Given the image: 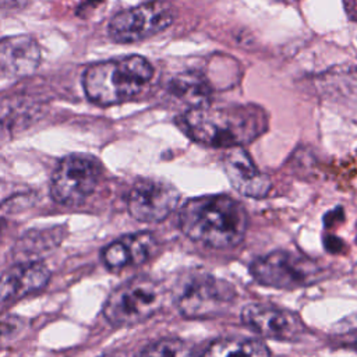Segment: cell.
Returning a JSON list of instances; mask_svg holds the SVG:
<instances>
[{
  "label": "cell",
  "mask_w": 357,
  "mask_h": 357,
  "mask_svg": "<svg viewBox=\"0 0 357 357\" xmlns=\"http://www.w3.org/2000/svg\"><path fill=\"white\" fill-rule=\"evenodd\" d=\"M137 357H194V354L183 340L166 337L146 346L137 354Z\"/></svg>",
  "instance_id": "ac0fdd59"
},
{
  "label": "cell",
  "mask_w": 357,
  "mask_h": 357,
  "mask_svg": "<svg viewBox=\"0 0 357 357\" xmlns=\"http://www.w3.org/2000/svg\"><path fill=\"white\" fill-rule=\"evenodd\" d=\"M201 357H271V353L257 339L234 336L212 342Z\"/></svg>",
  "instance_id": "2e32d148"
},
{
  "label": "cell",
  "mask_w": 357,
  "mask_h": 357,
  "mask_svg": "<svg viewBox=\"0 0 357 357\" xmlns=\"http://www.w3.org/2000/svg\"><path fill=\"white\" fill-rule=\"evenodd\" d=\"M181 131L198 142L211 148L243 146L268 128V116L257 105H233L223 107L204 106L184 112L176 119Z\"/></svg>",
  "instance_id": "6da1fadb"
},
{
  "label": "cell",
  "mask_w": 357,
  "mask_h": 357,
  "mask_svg": "<svg viewBox=\"0 0 357 357\" xmlns=\"http://www.w3.org/2000/svg\"><path fill=\"white\" fill-rule=\"evenodd\" d=\"M243 322L255 333L275 340H298L305 333L301 318L284 308L265 303H250L241 311Z\"/></svg>",
  "instance_id": "30bf717a"
},
{
  "label": "cell",
  "mask_w": 357,
  "mask_h": 357,
  "mask_svg": "<svg viewBox=\"0 0 357 357\" xmlns=\"http://www.w3.org/2000/svg\"><path fill=\"white\" fill-rule=\"evenodd\" d=\"M180 201L178 190L158 178L138 180L128 194V212L139 222L158 223L166 219Z\"/></svg>",
  "instance_id": "9c48e42d"
},
{
  "label": "cell",
  "mask_w": 357,
  "mask_h": 357,
  "mask_svg": "<svg viewBox=\"0 0 357 357\" xmlns=\"http://www.w3.org/2000/svg\"><path fill=\"white\" fill-rule=\"evenodd\" d=\"M158 250V240L149 231L126 234L102 250V261L112 271L138 266L149 261Z\"/></svg>",
  "instance_id": "7c38bea8"
},
{
  "label": "cell",
  "mask_w": 357,
  "mask_h": 357,
  "mask_svg": "<svg viewBox=\"0 0 357 357\" xmlns=\"http://www.w3.org/2000/svg\"><path fill=\"white\" fill-rule=\"evenodd\" d=\"M342 218H343V209L342 208H336L335 211H331L329 213L325 215V219H324L325 226H332L335 220L339 222Z\"/></svg>",
  "instance_id": "7402d4cb"
},
{
  "label": "cell",
  "mask_w": 357,
  "mask_h": 357,
  "mask_svg": "<svg viewBox=\"0 0 357 357\" xmlns=\"http://www.w3.org/2000/svg\"><path fill=\"white\" fill-rule=\"evenodd\" d=\"M250 272L259 284L280 290L305 287L324 278V269L315 261L284 250L255 259Z\"/></svg>",
  "instance_id": "8992f818"
},
{
  "label": "cell",
  "mask_w": 357,
  "mask_h": 357,
  "mask_svg": "<svg viewBox=\"0 0 357 357\" xmlns=\"http://www.w3.org/2000/svg\"><path fill=\"white\" fill-rule=\"evenodd\" d=\"M25 328L24 318L13 314L0 317V349L11 343Z\"/></svg>",
  "instance_id": "ffe728a7"
},
{
  "label": "cell",
  "mask_w": 357,
  "mask_h": 357,
  "mask_svg": "<svg viewBox=\"0 0 357 357\" xmlns=\"http://www.w3.org/2000/svg\"><path fill=\"white\" fill-rule=\"evenodd\" d=\"M29 0H0V11H17L24 8Z\"/></svg>",
  "instance_id": "44dd1931"
},
{
  "label": "cell",
  "mask_w": 357,
  "mask_h": 357,
  "mask_svg": "<svg viewBox=\"0 0 357 357\" xmlns=\"http://www.w3.org/2000/svg\"><path fill=\"white\" fill-rule=\"evenodd\" d=\"M174 20L169 1L151 0L117 13L107 25L109 38L117 43H134L165 31Z\"/></svg>",
  "instance_id": "ba28073f"
},
{
  "label": "cell",
  "mask_w": 357,
  "mask_h": 357,
  "mask_svg": "<svg viewBox=\"0 0 357 357\" xmlns=\"http://www.w3.org/2000/svg\"><path fill=\"white\" fill-rule=\"evenodd\" d=\"M167 93L187 110L209 105L211 86L198 73H181L167 82Z\"/></svg>",
  "instance_id": "9a60e30c"
},
{
  "label": "cell",
  "mask_w": 357,
  "mask_h": 357,
  "mask_svg": "<svg viewBox=\"0 0 357 357\" xmlns=\"http://www.w3.org/2000/svg\"><path fill=\"white\" fill-rule=\"evenodd\" d=\"M40 46L28 35L7 36L0 40V74L20 78L31 75L40 64Z\"/></svg>",
  "instance_id": "5bb4252c"
},
{
  "label": "cell",
  "mask_w": 357,
  "mask_h": 357,
  "mask_svg": "<svg viewBox=\"0 0 357 357\" xmlns=\"http://www.w3.org/2000/svg\"><path fill=\"white\" fill-rule=\"evenodd\" d=\"M152 75L153 68L145 57L130 54L86 67L82 74V88L92 103L112 106L138 95Z\"/></svg>",
  "instance_id": "3957f363"
},
{
  "label": "cell",
  "mask_w": 357,
  "mask_h": 357,
  "mask_svg": "<svg viewBox=\"0 0 357 357\" xmlns=\"http://www.w3.org/2000/svg\"><path fill=\"white\" fill-rule=\"evenodd\" d=\"M178 222L188 238L212 248L236 247L248 226L244 206L223 194L188 199L180 211Z\"/></svg>",
  "instance_id": "7a4b0ae2"
},
{
  "label": "cell",
  "mask_w": 357,
  "mask_h": 357,
  "mask_svg": "<svg viewBox=\"0 0 357 357\" xmlns=\"http://www.w3.org/2000/svg\"><path fill=\"white\" fill-rule=\"evenodd\" d=\"M160 284L145 276L134 278L114 289L105 305L103 317L114 326H131L149 319L160 307Z\"/></svg>",
  "instance_id": "5b68a950"
},
{
  "label": "cell",
  "mask_w": 357,
  "mask_h": 357,
  "mask_svg": "<svg viewBox=\"0 0 357 357\" xmlns=\"http://www.w3.org/2000/svg\"><path fill=\"white\" fill-rule=\"evenodd\" d=\"M342 244H343L342 240L337 238V237L328 236V237L325 238V247H326V250H329V251H332V252L339 251L340 247H342Z\"/></svg>",
  "instance_id": "603a6c76"
},
{
  "label": "cell",
  "mask_w": 357,
  "mask_h": 357,
  "mask_svg": "<svg viewBox=\"0 0 357 357\" xmlns=\"http://www.w3.org/2000/svg\"><path fill=\"white\" fill-rule=\"evenodd\" d=\"M50 280L49 268L39 261H22L0 275V304L42 290Z\"/></svg>",
  "instance_id": "4fadbf2b"
},
{
  "label": "cell",
  "mask_w": 357,
  "mask_h": 357,
  "mask_svg": "<svg viewBox=\"0 0 357 357\" xmlns=\"http://www.w3.org/2000/svg\"><path fill=\"white\" fill-rule=\"evenodd\" d=\"M236 298L231 283L204 269L183 272L173 286V300L185 318H212L223 314Z\"/></svg>",
  "instance_id": "277c9868"
},
{
  "label": "cell",
  "mask_w": 357,
  "mask_h": 357,
  "mask_svg": "<svg viewBox=\"0 0 357 357\" xmlns=\"http://www.w3.org/2000/svg\"><path fill=\"white\" fill-rule=\"evenodd\" d=\"M223 167L233 188L251 198H264L271 190V178L258 170L241 146L229 148L223 156Z\"/></svg>",
  "instance_id": "8fae6325"
},
{
  "label": "cell",
  "mask_w": 357,
  "mask_h": 357,
  "mask_svg": "<svg viewBox=\"0 0 357 357\" xmlns=\"http://www.w3.org/2000/svg\"><path fill=\"white\" fill-rule=\"evenodd\" d=\"M329 336L337 344L357 347V312L346 315L329 331Z\"/></svg>",
  "instance_id": "d6986e66"
},
{
  "label": "cell",
  "mask_w": 357,
  "mask_h": 357,
  "mask_svg": "<svg viewBox=\"0 0 357 357\" xmlns=\"http://www.w3.org/2000/svg\"><path fill=\"white\" fill-rule=\"evenodd\" d=\"M66 236L64 226H52L46 229H32L26 231L17 243V252L21 255H38L56 248Z\"/></svg>",
  "instance_id": "e0dca14e"
},
{
  "label": "cell",
  "mask_w": 357,
  "mask_h": 357,
  "mask_svg": "<svg viewBox=\"0 0 357 357\" xmlns=\"http://www.w3.org/2000/svg\"><path fill=\"white\" fill-rule=\"evenodd\" d=\"M102 174L100 162L88 153L63 158L53 172L50 195L60 205L82 204L96 188Z\"/></svg>",
  "instance_id": "52a82bcc"
}]
</instances>
